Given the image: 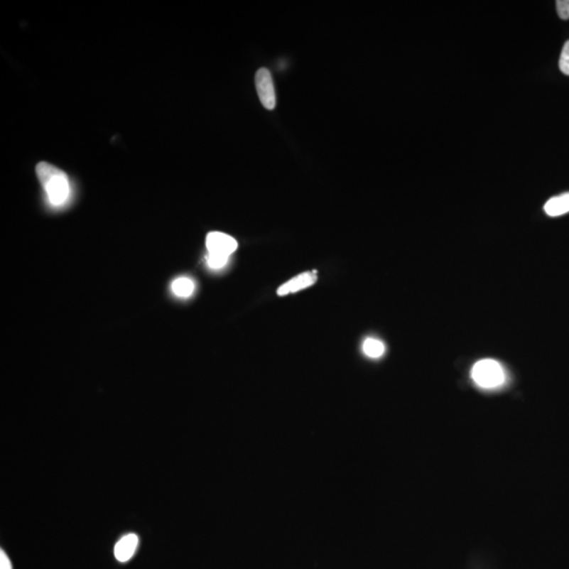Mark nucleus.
Masks as SVG:
<instances>
[{
    "mask_svg": "<svg viewBox=\"0 0 569 569\" xmlns=\"http://www.w3.org/2000/svg\"><path fill=\"white\" fill-rule=\"evenodd\" d=\"M36 174L50 202L55 207L65 205L70 196V183L67 174L45 161L36 166Z\"/></svg>",
    "mask_w": 569,
    "mask_h": 569,
    "instance_id": "nucleus-1",
    "label": "nucleus"
},
{
    "mask_svg": "<svg viewBox=\"0 0 569 569\" xmlns=\"http://www.w3.org/2000/svg\"><path fill=\"white\" fill-rule=\"evenodd\" d=\"M472 378L479 387L496 389L505 383V372L499 362L492 359H481L475 364Z\"/></svg>",
    "mask_w": 569,
    "mask_h": 569,
    "instance_id": "nucleus-2",
    "label": "nucleus"
},
{
    "mask_svg": "<svg viewBox=\"0 0 569 569\" xmlns=\"http://www.w3.org/2000/svg\"><path fill=\"white\" fill-rule=\"evenodd\" d=\"M255 87H256L257 95H259L263 106L267 110H273L276 104V90H274L273 80H272L269 70L263 67L256 72Z\"/></svg>",
    "mask_w": 569,
    "mask_h": 569,
    "instance_id": "nucleus-3",
    "label": "nucleus"
},
{
    "mask_svg": "<svg viewBox=\"0 0 569 569\" xmlns=\"http://www.w3.org/2000/svg\"><path fill=\"white\" fill-rule=\"evenodd\" d=\"M206 246L209 254L229 257L237 249V242L226 233L215 231L207 235Z\"/></svg>",
    "mask_w": 569,
    "mask_h": 569,
    "instance_id": "nucleus-4",
    "label": "nucleus"
},
{
    "mask_svg": "<svg viewBox=\"0 0 569 569\" xmlns=\"http://www.w3.org/2000/svg\"><path fill=\"white\" fill-rule=\"evenodd\" d=\"M316 281H318V271L316 270L304 272V273L298 274L296 278L281 286L278 289V294L280 296H284L289 293H296L300 290L306 289V288L315 285Z\"/></svg>",
    "mask_w": 569,
    "mask_h": 569,
    "instance_id": "nucleus-5",
    "label": "nucleus"
},
{
    "mask_svg": "<svg viewBox=\"0 0 569 569\" xmlns=\"http://www.w3.org/2000/svg\"><path fill=\"white\" fill-rule=\"evenodd\" d=\"M139 538L134 533H129L121 538L115 545L114 556L117 561L128 562L134 556L139 546Z\"/></svg>",
    "mask_w": 569,
    "mask_h": 569,
    "instance_id": "nucleus-6",
    "label": "nucleus"
},
{
    "mask_svg": "<svg viewBox=\"0 0 569 569\" xmlns=\"http://www.w3.org/2000/svg\"><path fill=\"white\" fill-rule=\"evenodd\" d=\"M549 217H560L569 212V193L561 194L551 198L544 206Z\"/></svg>",
    "mask_w": 569,
    "mask_h": 569,
    "instance_id": "nucleus-7",
    "label": "nucleus"
},
{
    "mask_svg": "<svg viewBox=\"0 0 569 569\" xmlns=\"http://www.w3.org/2000/svg\"><path fill=\"white\" fill-rule=\"evenodd\" d=\"M172 291L180 298H189L194 291V283L188 278H176L172 283Z\"/></svg>",
    "mask_w": 569,
    "mask_h": 569,
    "instance_id": "nucleus-8",
    "label": "nucleus"
},
{
    "mask_svg": "<svg viewBox=\"0 0 569 569\" xmlns=\"http://www.w3.org/2000/svg\"><path fill=\"white\" fill-rule=\"evenodd\" d=\"M363 350L368 357L379 359L385 352V346L379 340L367 339L364 342Z\"/></svg>",
    "mask_w": 569,
    "mask_h": 569,
    "instance_id": "nucleus-9",
    "label": "nucleus"
},
{
    "mask_svg": "<svg viewBox=\"0 0 569 569\" xmlns=\"http://www.w3.org/2000/svg\"><path fill=\"white\" fill-rule=\"evenodd\" d=\"M229 257L221 256V255L208 254L207 256V264L212 269H221L226 266Z\"/></svg>",
    "mask_w": 569,
    "mask_h": 569,
    "instance_id": "nucleus-10",
    "label": "nucleus"
},
{
    "mask_svg": "<svg viewBox=\"0 0 569 569\" xmlns=\"http://www.w3.org/2000/svg\"><path fill=\"white\" fill-rule=\"evenodd\" d=\"M559 65L562 73L569 76V40L562 49Z\"/></svg>",
    "mask_w": 569,
    "mask_h": 569,
    "instance_id": "nucleus-11",
    "label": "nucleus"
},
{
    "mask_svg": "<svg viewBox=\"0 0 569 569\" xmlns=\"http://www.w3.org/2000/svg\"><path fill=\"white\" fill-rule=\"evenodd\" d=\"M557 11L560 18L568 21L569 19V0H558Z\"/></svg>",
    "mask_w": 569,
    "mask_h": 569,
    "instance_id": "nucleus-12",
    "label": "nucleus"
},
{
    "mask_svg": "<svg viewBox=\"0 0 569 569\" xmlns=\"http://www.w3.org/2000/svg\"><path fill=\"white\" fill-rule=\"evenodd\" d=\"M0 569H12V564L4 551H0Z\"/></svg>",
    "mask_w": 569,
    "mask_h": 569,
    "instance_id": "nucleus-13",
    "label": "nucleus"
}]
</instances>
